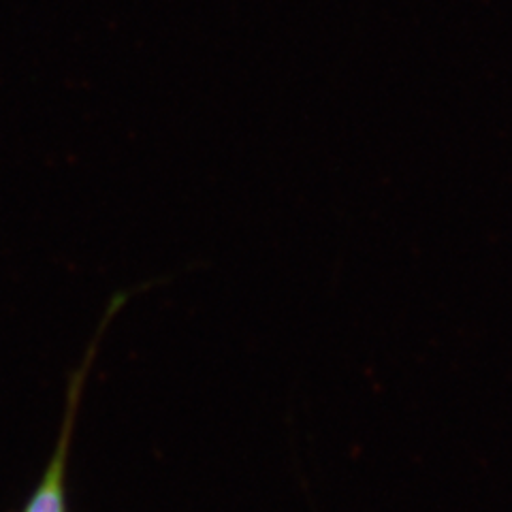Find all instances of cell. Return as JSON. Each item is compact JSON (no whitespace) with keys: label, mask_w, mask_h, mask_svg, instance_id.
Here are the masks:
<instances>
[{"label":"cell","mask_w":512,"mask_h":512,"mask_svg":"<svg viewBox=\"0 0 512 512\" xmlns=\"http://www.w3.org/2000/svg\"><path fill=\"white\" fill-rule=\"evenodd\" d=\"M96 342H99V338L92 340V346L88 348L86 361L71 376L69 391H67V408H64V419H62V425H60L56 448H54L50 461H47V466H45V470L39 478L37 487L32 489L30 498L26 500V504L20 512H69L67 472H69L71 444H73V434H75L77 406H79V397H82V391H84V384L88 380V372H90V365H92Z\"/></svg>","instance_id":"cell-1"}]
</instances>
